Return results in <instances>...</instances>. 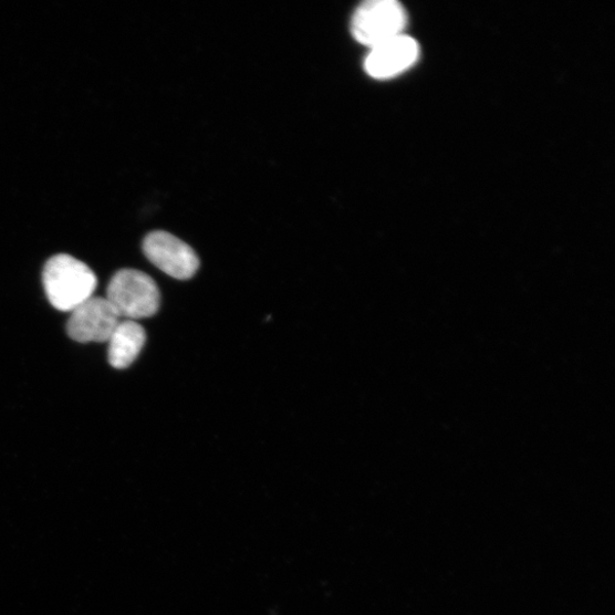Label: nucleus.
<instances>
[{"mask_svg": "<svg viewBox=\"0 0 615 615\" xmlns=\"http://www.w3.org/2000/svg\"><path fill=\"white\" fill-rule=\"evenodd\" d=\"M43 283L51 304L64 313H71L94 296L97 288L92 269L69 254H56L46 262Z\"/></svg>", "mask_w": 615, "mask_h": 615, "instance_id": "nucleus-1", "label": "nucleus"}, {"mask_svg": "<svg viewBox=\"0 0 615 615\" xmlns=\"http://www.w3.org/2000/svg\"><path fill=\"white\" fill-rule=\"evenodd\" d=\"M105 299L122 320L136 321L156 315L161 296L150 277L136 269H123L110 281Z\"/></svg>", "mask_w": 615, "mask_h": 615, "instance_id": "nucleus-2", "label": "nucleus"}, {"mask_svg": "<svg viewBox=\"0 0 615 615\" xmlns=\"http://www.w3.org/2000/svg\"><path fill=\"white\" fill-rule=\"evenodd\" d=\"M408 17L397 0H368L354 13L352 33L355 40L373 49L404 34Z\"/></svg>", "mask_w": 615, "mask_h": 615, "instance_id": "nucleus-3", "label": "nucleus"}, {"mask_svg": "<svg viewBox=\"0 0 615 615\" xmlns=\"http://www.w3.org/2000/svg\"><path fill=\"white\" fill-rule=\"evenodd\" d=\"M143 251L154 265L176 280L186 281L194 278L200 267L196 251L164 230L149 233L144 239Z\"/></svg>", "mask_w": 615, "mask_h": 615, "instance_id": "nucleus-4", "label": "nucleus"}, {"mask_svg": "<svg viewBox=\"0 0 615 615\" xmlns=\"http://www.w3.org/2000/svg\"><path fill=\"white\" fill-rule=\"evenodd\" d=\"M121 321L105 298L92 296L70 313L66 332L81 343L107 342Z\"/></svg>", "mask_w": 615, "mask_h": 615, "instance_id": "nucleus-5", "label": "nucleus"}, {"mask_svg": "<svg viewBox=\"0 0 615 615\" xmlns=\"http://www.w3.org/2000/svg\"><path fill=\"white\" fill-rule=\"evenodd\" d=\"M419 53L417 42L409 35L400 34L371 49L364 67L374 80H392L411 67L417 62Z\"/></svg>", "mask_w": 615, "mask_h": 615, "instance_id": "nucleus-6", "label": "nucleus"}, {"mask_svg": "<svg viewBox=\"0 0 615 615\" xmlns=\"http://www.w3.org/2000/svg\"><path fill=\"white\" fill-rule=\"evenodd\" d=\"M146 333L135 321H121L108 338L107 358L112 367L125 369L133 365L144 348Z\"/></svg>", "mask_w": 615, "mask_h": 615, "instance_id": "nucleus-7", "label": "nucleus"}]
</instances>
